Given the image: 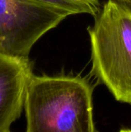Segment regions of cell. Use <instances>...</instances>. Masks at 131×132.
Returning a JSON list of instances; mask_svg holds the SVG:
<instances>
[{
  "label": "cell",
  "mask_w": 131,
  "mask_h": 132,
  "mask_svg": "<svg viewBox=\"0 0 131 132\" xmlns=\"http://www.w3.org/2000/svg\"><path fill=\"white\" fill-rule=\"evenodd\" d=\"M69 15L67 10L36 0H0V54L29 60L35 43Z\"/></svg>",
  "instance_id": "cell-3"
},
{
  "label": "cell",
  "mask_w": 131,
  "mask_h": 132,
  "mask_svg": "<svg viewBox=\"0 0 131 132\" xmlns=\"http://www.w3.org/2000/svg\"><path fill=\"white\" fill-rule=\"evenodd\" d=\"M90 74L114 98L131 105V0H107L88 28Z\"/></svg>",
  "instance_id": "cell-2"
},
{
  "label": "cell",
  "mask_w": 131,
  "mask_h": 132,
  "mask_svg": "<svg viewBox=\"0 0 131 132\" xmlns=\"http://www.w3.org/2000/svg\"><path fill=\"white\" fill-rule=\"evenodd\" d=\"M93 87L86 77L32 74L24 110L27 132H96Z\"/></svg>",
  "instance_id": "cell-1"
},
{
  "label": "cell",
  "mask_w": 131,
  "mask_h": 132,
  "mask_svg": "<svg viewBox=\"0 0 131 132\" xmlns=\"http://www.w3.org/2000/svg\"><path fill=\"white\" fill-rule=\"evenodd\" d=\"M29 60L0 54V132H9L24 109L28 82L32 75Z\"/></svg>",
  "instance_id": "cell-4"
},
{
  "label": "cell",
  "mask_w": 131,
  "mask_h": 132,
  "mask_svg": "<svg viewBox=\"0 0 131 132\" xmlns=\"http://www.w3.org/2000/svg\"><path fill=\"white\" fill-rule=\"evenodd\" d=\"M49 5H52L59 9L67 10L72 15L77 14H89L90 15H96L99 12L98 9L90 5L88 3L80 0H36Z\"/></svg>",
  "instance_id": "cell-5"
},
{
  "label": "cell",
  "mask_w": 131,
  "mask_h": 132,
  "mask_svg": "<svg viewBox=\"0 0 131 132\" xmlns=\"http://www.w3.org/2000/svg\"><path fill=\"white\" fill-rule=\"evenodd\" d=\"M80 1L84 2L86 3H88V4H90V5L93 6L94 8H96L98 10H100V8H101V5H100V0H80Z\"/></svg>",
  "instance_id": "cell-6"
}]
</instances>
